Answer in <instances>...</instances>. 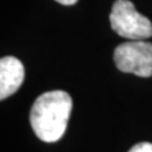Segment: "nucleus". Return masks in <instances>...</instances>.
Listing matches in <instances>:
<instances>
[{"label": "nucleus", "mask_w": 152, "mask_h": 152, "mask_svg": "<svg viewBox=\"0 0 152 152\" xmlns=\"http://www.w3.org/2000/svg\"><path fill=\"white\" fill-rule=\"evenodd\" d=\"M71 110L72 99L66 91L52 90L39 95L29 114L33 132L43 142H57L66 132Z\"/></svg>", "instance_id": "1"}, {"label": "nucleus", "mask_w": 152, "mask_h": 152, "mask_svg": "<svg viewBox=\"0 0 152 152\" xmlns=\"http://www.w3.org/2000/svg\"><path fill=\"white\" fill-rule=\"evenodd\" d=\"M112 29L123 38L143 41L152 37V23L137 12L129 0H115L109 15Z\"/></svg>", "instance_id": "2"}, {"label": "nucleus", "mask_w": 152, "mask_h": 152, "mask_svg": "<svg viewBox=\"0 0 152 152\" xmlns=\"http://www.w3.org/2000/svg\"><path fill=\"white\" fill-rule=\"evenodd\" d=\"M114 64L122 72L150 77L152 76V43L129 41L119 45L114 50Z\"/></svg>", "instance_id": "3"}, {"label": "nucleus", "mask_w": 152, "mask_h": 152, "mask_svg": "<svg viewBox=\"0 0 152 152\" xmlns=\"http://www.w3.org/2000/svg\"><path fill=\"white\" fill-rule=\"evenodd\" d=\"M24 66L18 58L7 56L0 60V99L4 100L22 86L24 80Z\"/></svg>", "instance_id": "4"}, {"label": "nucleus", "mask_w": 152, "mask_h": 152, "mask_svg": "<svg viewBox=\"0 0 152 152\" xmlns=\"http://www.w3.org/2000/svg\"><path fill=\"white\" fill-rule=\"evenodd\" d=\"M128 152H152V143L150 142H141L132 147Z\"/></svg>", "instance_id": "5"}, {"label": "nucleus", "mask_w": 152, "mask_h": 152, "mask_svg": "<svg viewBox=\"0 0 152 152\" xmlns=\"http://www.w3.org/2000/svg\"><path fill=\"white\" fill-rule=\"evenodd\" d=\"M56 1L64 5H74L75 3H77V0H56Z\"/></svg>", "instance_id": "6"}]
</instances>
